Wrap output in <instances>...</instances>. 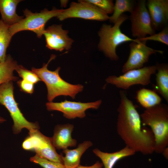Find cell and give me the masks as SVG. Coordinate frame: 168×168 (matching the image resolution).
I'll use <instances>...</instances> for the list:
<instances>
[{
    "label": "cell",
    "instance_id": "9a60e30c",
    "mask_svg": "<svg viewBox=\"0 0 168 168\" xmlns=\"http://www.w3.org/2000/svg\"><path fill=\"white\" fill-rule=\"evenodd\" d=\"M74 125L67 124L55 126L54 135L51 138L52 144L55 149H64L69 147H76L77 141L72 138V133Z\"/></svg>",
    "mask_w": 168,
    "mask_h": 168
},
{
    "label": "cell",
    "instance_id": "3957f363",
    "mask_svg": "<svg viewBox=\"0 0 168 168\" xmlns=\"http://www.w3.org/2000/svg\"><path fill=\"white\" fill-rule=\"evenodd\" d=\"M142 126H148L155 138L154 151L162 153L168 145V106L161 104L146 109L140 115Z\"/></svg>",
    "mask_w": 168,
    "mask_h": 168
},
{
    "label": "cell",
    "instance_id": "7a4b0ae2",
    "mask_svg": "<svg viewBox=\"0 0 168 168\" xmlns=\"http://www.w3.org/2000/svg\"><path fill=\"white\" fill-rule=\"evenodd\" d=\"M56 57L55 55L52 54L47 63H43L40 68L33 67L32 71L45 84L48 91L47 99L49 102H52L55 97L60 96H69L74 99L77 94L83 91L84 86L80 84H71L63 80L59 75L60 67L54 71L48 69L49 64Z\"/></svg>",
    "mask_w": 168,
    "mask_h": 168
},
{
    "label": "cell",
    "instance_id": "4fadbf2b",
    "mask_svg": "<svg viewBox=\"0 0 168 168\" xmlns=\"http://www.w3.org/2000/svg\"><path fill=\"white\" fill-rule=\"evenodd\" d=\"M68 31L62 28L61 25H53L45 29L44 36L46 47L51 50L62 51L68 50L74 41L68 36Z\"/></svg>",
    "mask_w": 168,
    "mask_h": 168
},
{
    "label": "cell",
    "instance_id": "f1b7e54d",
    "mask_svg": "<svg viewBox=\"0 0 168 168\" xmlns=\"http://www.w3.org/2000/svg\"><path fill=\"white\" fill-rule=\"evenodd\" d=\"M103 166L102 162L97 161L95 164L90 166H84L79 165L76 168H102Z\"/></svg>",
    "mask_w": 168,
    "mask_h": 168
},
{
    "label": "cell",
    "instance_id": "7402d4cb",
    "mask_svg": "<svg viewBox=\"0 0 168 168\" xmlns=\"http://www.w3.org/2000/svg\"><path fill=\"white\" fill-rule=\"evenodd\" d=\"M136 2L132 0H116L114 4L113 14L109 17L110 22L115 23L120 16L125 12L131 13L135 7Z\"/></svg>",
    "mask_w": 168,
    "mask_h": 168
},
{
    "label": "cell",
    "instance_id": "1f68e13d",
    "mask_svg": "<svg viewBox=\"0 0 168 168\" xmlns=\"http://www.w3.org/2000/svg\"><path fill=\"white\" fill-rule=\"evenodd\" d=\"M6 120L4 118L0 116V123H2L5 121Z\"/></svg>",
    "mask_w": 168,
    "mask_h": 168
},
{
    "label": "cell",
    "instance_id": "484cf974",
    "mask_svg": "<svg viewBox=\"0 0 168 168\" xmlns=\"http://www.w3.org/2000/svg\"><path fill=\"white\" fill-rule=\"evenodd\" d=\"M31 162L39 164L44 168H65L63 164L51 161L35 155L30 159Z\"/></svg>",
    "mask_w": 168,
    "mask_h": 168
},
{
    "label": "cell",
    "instance_id": "6da1fadb",
    "mask_svg": "<svg viewBox=\"0 0 168 168\" xmlns=\"http://www.w3.org/2000/svg\"><path fill=\"white\" fill-rule=\"evenodd\" d=\"M120 102L117 109V133L126 146L144 155L154 151L155 138L150 128L142 126L140 115L133 101L120 91Z\"/></svg>",
    "mask_w": 168,
    "mask_h": 168
},
{
    "label": "cell",
    "instance_id": "4316f807",
    "mask_svg": "<svg viewBox=\"0 0 168 168\" xmlns=\"http://www.w3.org/2000/svg\"><path fill=\"white\" fill-rule=\"evenodd\" d=\"M103 11L107 14L113 13L114 4L110 0H86Z\"/></svg>",
    "mask_w": 168,
    "mask_h": 168
},
{
    "label": "cell",
    "instance_id": "5b68a950",
    "mask_svg": "<svg viewBox=\"0 0 168 168\" xmlns=\"http://www.w3.org/2000/svg\"><path fill=\"white\" fill-rule=\"evenodd\" d=\"M63 10L54 8L51 10L44 9L39 12L33 13L26 9L23 11L24 18L18 23L9 26L10 34L12 37L18 32L29 30L35 33L40 38L45 31L47 22L51 18L57 17Z\"/></svg>",
    "mask_w": 168,
    "mask_h": 168
},
{
    "label": "cell",
    "instance_id": "83f0119b",
    "mask_svg": "<svg viewBox=\"0 0 168 168\" xmlns=\"http://www.w3.org/2000/svg\"><path fill=\"white\" fill-rule=\"evenodd\" d=\"M17 84L22 91L30 94L34 91V84L31 82L22 79L18 80Z\"/></svg>",
    "mask_w": 168,
    "mask_h": 168
},
{
    "label": "cell",
    "instance_id": "ba28073f",
    "mask_svg": "<svg viewBox=\"0 0 168 168\" xmlns=\"http://www.w3.org/2000/svg\"><path fill=\"white\" fill-rule=\"evenodd\" d=\"M156 71V65L144 66L140 68L129 70L119 76H110L105 81L107 83L127 90L133 85H147L150 84L151 75L155 74Z\"/></svg>",
    "mask_w": 168,
    "mask_h": 168
},
{
    "label": "cell",
    "instance_id": "8fae6325",
    "mask_svg": "<svg viewBox=\"0 0 168 168\" xmlns=\"http://www.w3.org/2000/svg\"><path fill=\"white\" fill-rule=\"evenodd\" d=\"M147 42L145 40H139L138 42L132 41L129 44V55L122 67L123 73L143 67L152 54L157 53H163V51L155 49L147 46L146 44Z\"/></svg>",
    "mask_w": 168,
    "mask_h": 168
},
{
    "label": "cell",
    "instance_id": "44dd1931",
    "mask_svg": "<svg viewBox=\"0 0 168 168\" xmlns=\"http://www.w3.org/2000/svg\"><path fill=\"white\" fill-rule=\"evenodd\" d=\"M136 98L138 102L146 109L160 104L162 100L156 92L145 88L137 91Z\"/></svg>",
    "mask_w": 168,
    "mask_h": 168
},
{
    "label": "cell",
    "instance_id": "4dcf8cb0",
    "mask_svg": "<svg viewBox=\"0 0 168 168\" xmlns=\"http://www.w3.org/2000/svg\"><path fill=\"white\" fill-rule=\"evenodd\" d=\"M68 1H61V3L62 6L63 7H65V5H66L67 4V2Z\"/></svg>",
    "mask_w": 168,
    "mask_h": 168
},
{
    "label": "cell",
    "instance_id": "ac0fdd59",
    "mask_svg": "<svg viewBox=\"0 0 168 168\" xmlns=\"http://www.w3.org/2000/svg\"><path fill=\"white\" fill-rule=\"evenodd\" d=\"M93 152L101 159L104 168H113L118 161L124 157L134 155L136 152L127 146L112 153L104 152L98 148L94 149Z\"/></svg>",
    "mask_w": 168,
    "mask_h": 168
},
{
    "label": "cell",
    "instance_id": "277c9868",
    "mask_svg": "<svg viewBox=\"0 0 168 168\" xmlns=\"http://www.w3.org/2000/svg\"><path fill=\"white\" fill-rule=\"evenodd\" d=\"M128 18V15L123 14L113 26L105 23L99 31L100 41L98 49L112 60L117 61L119 59L116 52V49L119 45L126 42H138L139 41L137 39H133L129 37L120 29L121 25Z\"/></svg>",
    "mask_w": 168,
    "mask_h": 168
},
{
    "label": "cell",
    "instance_id": "5bb4252c",
    "mask_svg": "<svg viewBox=\"0 0 168 168\" xmlns=\"http://www.w3.org/2000/svg\"><path fill=\"white\" fill-rule=\"evenodd\" d=\"M146 5L155 30H161L168 26V0H148Z\"/></svg>",
    "mask_w": 168,
    "mask_h": 168
},
{
    "label": "cell",
    "instance_id": "e0dca14e",
    "mask_svg": "<svg viewBox=\"0 0 168 168\" xmlns=\"http://www.w3.org/2000/svg\"><path fill=\"white\" fill-rule=\"evenodd\" d=\"M21 0H0V12L1 20L10 26L21 20L24 17L18 15L16 13L17 5Z\"/></svg>",
    "mask_w": 168,
    "mask_h": 168
},
{
    "label": "cell",
    "instance_id": "30bf717a",
    "mask_svg": "<svg viewBox=\"0 0 168 168\" xmlns=\"http://www.w3.org/2000/svg\"><path fill=\"white\" fill-rule=\"evenodd\" d=\"M62 21L70 18H79L86 20L104 21L109 19L108 14L86 0L72 2L69 8L63 9L57 16Z\"/></svg>",
    "mask_w": 168,
    "mask_h": 168
},
{
    "label": "cell",
    "instance_id": "603a6c76",
    "mask_svg": "<svg viewBox=\"0 0 168 168\" xmlns=\"http://www.w3.org/2000/svg\"><path fill=\"white\" fill-rule=\"evenodd\" d=\"M9 28L8 26L0 20V62L4 60L6 57L7 49L12 37Z\"/></svg>",
    "mask_w": 168,
    "mask_h": 168
},
{
    "label": "cell",
    "instance_id": "7c38bea8",
    "mask_svg": "<svg viewBox=\"0 0 168 168\" xmlns=\"http://www.w3.org/2000/svg\"><path fill=\"white\" fill-rule=\"evenodd\" d=\"M102 103V100L88 103L71 101L65 100L60 102H48L46 104L49 111L57 110L62 112L64 117L69 119L76 118H83L86 116V111L90 109H97Z\"/></svg>",
    "mask_w": 168,
    "mask_h": 168
},
{
    "label": "cell",
    "instance_id": "d4e9b609",
    "mask_svg": "<svg viewBox=\"0 0 168 168\" xmlns=\"http://www.w3.org/2000/svg\"><path fill=\"white\" fill-rule=\"evenodd\" d=\"M139 40H153L162 43L166 45H168V26H167L160 31L149 36L138 39Z\"/></svg>",
    "mask_w": 168,
    "mask_h": 168
},
{
    "label": "cell",
    "instance_id": "9c48e42d",
    "mask_svg": "<svg viewBox=\"0 0 168 168\" xmlns=\"http://www.w3.org/2000/svg\"><path fill=\"white\" fill-rule=\"evenodd\" d=\"M145 0H138L129 17L131 22V32L133 37L140 39L147 35L155 33L146 5Z\"/></svg>",
    "mask_w": 168,
    "mask_h": 168
},
{
    "label": "cell",
    "instance_id": "8992f818",
    "mask_svg": "<svg viewBox=\"0 0 168 168\" xmlns=\"http://www.w3.org/2000/svg\"><path fill=\"white\" fill-rule=\"evenodd\" d=\"M13 81H10L0 85V104L4 106L9 111L13 121L12 130L14 134L19 133L23 128L29 131L39 129L37 122H30L27 120L20 110L14 96Z\"/></svg>",
    "mask_w": 168,
    "mask_h": 168
},
{
    "label": "cell",
    "instance_id": "cb8c5ba5",
    "mask_svg": "<svg viewBox=\"0 0 168 168\" xmlns=\"http://www.w3.org/2000/svg\"><path fill=\"white\" fill-rule=\"evenodd\" d=\"M15 70L22 79L34 84L41 81L40 79L34 72L27 69L21 65H18Z\"/></svg>",
    "mask_w": 168,
    "mask_h": 168
},
{
    "label": "cell",
    "instance_id": "f546056e",
    "mask_svg": "<svg viewBox=\"0 0 168 168\" xmlns=\"http://www.w3.org/2000/svg\"><path fill=\"white\" fill-rule=\"evenodd\" d=\"M168 147H166L163 151V154L164 157L166 159H168Z\"/></svg>",
    "mask_w": 168,
    "mask_h": 168
},
{
    "label": "cell",
    "instance_id": "2e32d148",
    "mask_svg": "<svg viewBox=\"0 0 168 168\" xmlns=\"http://www.w3.org/2000/svg\"><path fill=\"white\" fill-rule=\"evenodd\" d=\"M92 145L91 141H86L79 144L75 149L67 148L63 149V152L65 154V156H64L61 154V158L65 168H76L79 166L82 155Z\"/></svg>",
    "mask_w": 168,
    "mask_h": 168
},
{
    "label": "cell",
    "instance_id": "ffe728a7",
    "mask_svg": "<svg viewBox=\"0 0 168 168\" xmlns=\"http://www.w3.org/2000/svg\"><path fill=\"white\" fill-rule=\"evenodd\" d=\"M18 65L10 54H7L5 60L0 62V85L7 82L16 81L18 77L14 76L13 71Z\"/></svg>",
    "mask_w": 168,
    "mask_h": 168
},
{
    "label": "cell",
    "instance_id": "52a82bcc",
    "mask_svg": "<svg viewBox=\"0 0 168 168\" xmlns=\"http://www.w3.org/2000/svg\"><path fill=\"white\" fill-rule=\"evenodd\" d=\"M29 136L23 141V148L26 150H34L39 156L51 161L63 164L61 154H59L54 146L50 137L42 133L39 129H33Z\"/></svg>",
    "mask_w": 168,
    "mask_h": 168
},
{
    "label": "cell",
    "instance_id": "d6986e66",
    "mask_svg": "<svg viewBox=\"0 0 168 168\" xmlns=\"http://www.w3.org/2000/svg\"><path fill=\"white\" fill-rule=\"evenodd\" d=\"M156 83L153 85V91L160 94L168 102V65L157 63L156 65Z\"/></svg>",
    "mask_w": 168,
    "mask_h": 168
}]
</instances>
